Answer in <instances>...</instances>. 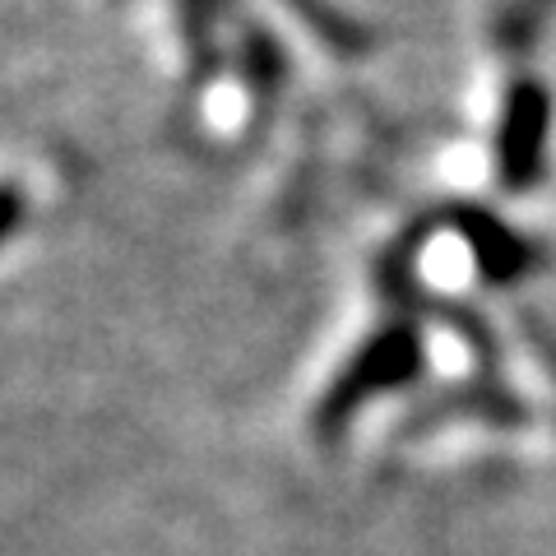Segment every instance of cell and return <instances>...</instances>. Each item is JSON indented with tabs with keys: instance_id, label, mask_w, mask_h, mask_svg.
Masks as SVG:
<instances>
[{
	"instance_id": "obj_5",
	"label": "cell",
	"mask_w": 556,
	"mask_h": 556,
	"mask_svg": "<svg viewBox=\"0 0 556 556\" xmlns=\"http://www.w3.org/2000/svg\"><path fill=\"white\" fill-rule=\"evenodd\" d=\"M241 79H247L251 108L255 112H274L278 93L288 84V56L269 28H260L251 20H241Z\"/></svg>"
},
{
	"instance_id": "obj_4",
	"label": "cell",
	"mask_w": 556,
	"mask_h": 556,
	"mask_svg": "<svg viewBox=\"0 0 556 556\" xmlns=\"http://www.w3.org/2000/svg\"><path fill=\"white\" fill-rule=\"evenodd\" d=\"M445 422H486V427H529L533 422V413L529 404L519 399L515 390H506L501 380L492 376H482L473 380V386H455V390H445L437 394L431 404H422L413 417H404V427L399 431H408V437H427V431H437Z\"/></svg>"
},
{
	"instance_id": "obj_2",
	"label": "cell",
	"mask_w": 556,
	"mask_h": 556,
	"mask_svg": "<svg viewBox=\"0 0 556 556\" xmlns=\"http://www.w3.org/2000/svg\"><path fill=\"white\" fill-rule=\"evenodd\" d=\"M547 135H552L547 84L515 79L506 89V102H501V126H496V177L510 195H529L543 181Z\"/></svg>"
},
{
	"instance_id": "obj_8",
	"label": "cell",
	"mask_w": 556,
	"mask_h": 556,
	"mask_svg": "<svg viewBox=\"0 0 556 556\" xmlns=\"http://www.w3.org/2000/svg\"><path fill=\"white\" fill-rule=\"evenodd\" d=\"M538 5H543V0H519V5H510L506 20H501L496 38H501V47H506L510 56H519V51H533L538 28H543V14H538Z\"/></svg>"
},
{
	"instance_id": "obj_6",
	"label": "cell",
	"mask_w": 556,
	"mask_h": 556,
	"mask_svg": "<svg viewBox=\"0 0 556 556\" xmlns=\"http://www.w3.org/2000/svg\"><path fill=\"white\" fill-rule=\"evenodd\" d=\"M177 10V28H181V47L190 56V75L195 84H208L218 75V42H214V20L223 14V0H172Z\"/></svg>"
},
{
	"instance_id": "obj_1",
	"label": "cell",
	"mask_w": 556,
	"mask_h": 556,
	"mask_svg": "<svg viewBox=\"0 0 556 556\" xmlns=\"http://www.w3.org/2000/svg\"><path fill=\"white\" fill-rule=\"evenodd\" d=\"M422 367H427V343H422L417 320H390L380 334H371L348 357V367L334 380H329V390L316 404V437L334 441L371 399L413 386V380L422 376Z\"/></svg>"
},
{
	"instance_id": "obj_9",
	"label": "cell",
	"mask_w": 556,
	"mask_h": 556,
	"mask_svg": "<svg viewBox=\"0 0 556 556\" xmlns=\"http://www.w3.org/2000/svg\"><path fill=\"white\" fill-rule=\"evenodd\" d=\"M24 214H28V204H24V190L14 186V181H0V241H10L14 232H20Z\"/></svg>"
},
{
	"instance_id": "obj_3",
	"label": "cell",
	"mask_w": 556,
	"mask_h": 556,
	"mask_svg": "<svg viewBox=\"0 0 556 556\" xmlns=\"http://www.w3.org/2000/svg\"><path fill=\"white\" fill-rule=\"evenodd\" d=\"M441 214V228L455 232L468 255H473V269L482 283L492 288H510L519 278H529L538 265H543V251L533 247L529 237H519L515 228H506L492 208H478V204H445L437 208Z\"/></svg>"
},
{
	"instance_id": "obj_7",
	"label": "cell",
	"mask_w": 556,
	"mask_h": 556,
	"mask_svg": "<svg viewBox=\"0 0 556 556\" xmlns=\"http://www.w3.org/2000/svg\"><path fill=\"white\" fill-rule=\"evenodd\" d=\"M283 5L311 28V38H320L329 51H339V56H362V51L371 47V33L357 20H348L343 10H334L329 0H283Z\"/></svg>"
}]
</instances>
